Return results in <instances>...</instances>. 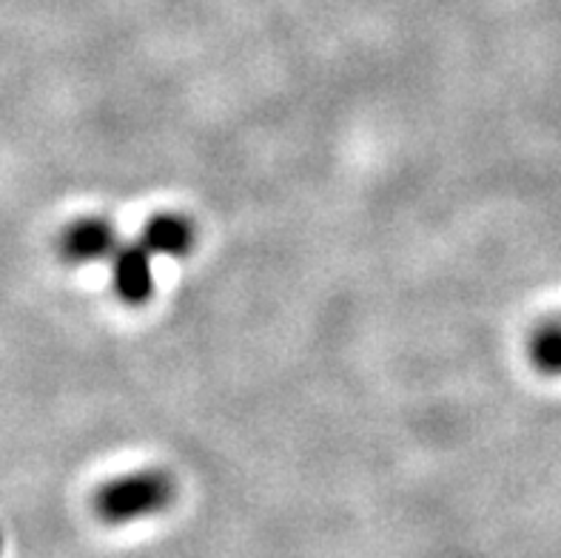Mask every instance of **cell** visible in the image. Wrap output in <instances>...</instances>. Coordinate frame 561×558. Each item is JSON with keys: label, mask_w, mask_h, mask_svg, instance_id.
Listing matches in <instances>:
<instances>
[{"label": "cell", "mask_w": 561, "mask_h": 558, "mask_svg": "<svg viewBox=\"0 0 561 558\" xmlns=\"http://www.w3.org/2000/svg\"><path fill=\"white\" fill-rule=\"evenodd\" d=\"M178 496V485L163 467H146L100 485L92 508L100 522L128 524L163 513Z\"/></svg>", "instance_id": "1"}, {"label": "cell", "mask_w": 561, "mask_h": 558, "mask_svg": "<svg viewBox=\"0 0 561 558\" xmlns=\"http://www.w3.org/2000/svg\"><path fill=\"white\" fill-rule=\"evenodd\" d=\"M57 248L71 265L112 260L114 251L121 248V234L106 217H80L69 228H64Z\"/></svg>", "instance_id": "2"}, {"label": "cell", "mask_w": 561, "mask_h": 558, "mask_svg": "<svg viewBox=\"0 0 561 558\" xmlns=\"http://www.w3.org/2000/svg\"><path fill=\"white\" fill-rule=\"evenodd\" d=\"M112 288L128 305H142L154 294L151 251L142 242H121L112 260Z\"/></svg>", "instance_id": "3"}, {"label": "cell", "mask_w": 561, "mask_h": 558, "mask_svg": "<svg viewBox=\"0 0 561 558\" xmlns=\"http://www.w3.org/2000/svg\"><path fill=\"white\" fill-rule=\"evenodd\" d=\"M140 242L151 254L185 257L194 248V226L180 214H157L142 226Z\"/></svg>", "instance_id": "4"}, {"label": "cell", "mask_w": 561, "mask_h": 558, "mask_svg": "<svg viewBox=\"0 0 561 558\" xmlns=\"http://www.w3.org/2000/svg\"><path fill=\"white\" fill-rule=\"evenodd\" d=\"M527 351H530V362H534L541 374L559 376L561 374V317L541 322V326L534 331V337H530Z\"/></svg>", "instance_id": "5"}, {"label": "cell", "mask_w": 561, "mask_h": 558, "mask_svg": "<svg viewBox=\"0 0 561 558\" xmlns=\"http://www.w3.org/2000/svg\"><path fill=\"white\" fill-rule=\"evenodd\" d=\"M0 558H3V531H0Z\"/></svg>", "instance_id": "6"}]
</instances>
